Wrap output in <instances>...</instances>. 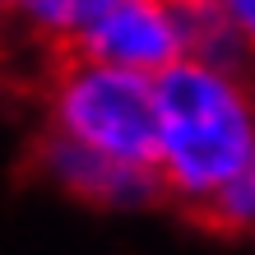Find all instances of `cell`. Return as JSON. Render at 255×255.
Listing matches in <instances>:
<instances>
[{
    "mask_svg": "<svg viewBox=\"0 0 255 255\" xmlns=\"http://www.w3.org/2000/svg\"><path fill=\"white\" fill-rule=\"evenodd\" d=\"M153 88L158 186L167 200L204 214L209 200L255 162V74L246 65L181 61Z\"/></svg>",
    "mask_w": 255,
    "mask_h": 255,
    "instance_id": "cell-1",
    "label": "cell"
},
{
    "mask_svg": "<svg viewBox=\"0 0 255 255\" xmlns=\"http://www.w3.org/2000/svg\"><path fill=\"white\" fill-rule=\"evenodd\" d=\"M42 116L56 139H70L88 153L130 172H153L158 153V88L144 74L112 70L65 51L42 88Z\"/></svg>",
    "mask_w": 255,
    "mask_h": 255,
    "instance_id": "cell-2",
    "label": "cell"
},
{
    "mask_svg": "<svg viewBox=\"0 0 255 255\" xmlns=\"http://www.w3.org/2000/svg\"><path fill=\"white\" fill-rule=\"evenodd\" d=\"M79 56L144 79H162L186 61V37L176 19V0H112L102 19L79 37Z\"/></svg>",
    "mask_w": 255,
    "mask_h": 255,
    "instance_id": "cell-3",
    "label": "cell"
},
{
    "mask_svg": "<svg viewBox=\"0 0 255 255\" xmlns=\"http://www.w3.org/2000/svg\"><path fill=\"white\" fill-rule=\"evenodd\" d=\"M33 162L37 172L47 176L56 190L74 195L84 204H98V209H144L162 200V186H158V172H130V167H116V162L88 153V148L70 144V139H56V134H42L37 148H33Z\"/></svg>",
    "mask_w": 255,
    "mask_h": 255,
    "instance_id": "cell-4",
    "label": "cell"
},
{
    "mask_svg": "<svg viewBox=\"0 0 255 255\" xmlns=\"http://www.w3.org/2000/svg\"><path fill=\"white\" fill-rule=\"evenodd\" d=\"M112 0H9V19L47 47L74 51Z\"/></svg>",
    "mask_w": 255,
    "mask_h": 255,
    "instance_id": "cell-5",
    "label": "cell"
},
{
    "mask_svg": "<svg viewBox=\"0 0 255 255\" xmlns=\"http://www.w3.org/2000/svg\"><path fill=\"white\" fill-rule=\"evenodd\" d=\"M176 19H181V37H186V61L251 65L218 0H176Z\"/></svg>",
    "mask_w": 255,
    "mask_h": 255,
    "instance_id": "cell-6",
    "label": "cell"
},
{
    "mask_svg": "<svg viewBox=\"0 0 255 255\" xmlns=\"http://www.w3.org/2000/svg\"><path fill=\"white\" fill-rule=\"evenodd\" d=\"M209 228L228 232V237H251L255 242V162L237 176L232 186H223L214 200H209V209L200 214Z\"/></svg>",
    "mask_w": 255,
    "mask_h": 255,
    "instance_id": "cell-7",
    "label": "cell"
},
{
    "mask_svg": "<svg viewBox=\"0 0 255 255\" xmlns=\"http://www.w3.org/2000/svg\"><path fill=\"white\" fill-rule=\"evenodd\" d=\"M218 9L228 14V23H232L237 42H242L246 61L255 65V0H218Z\"/></svg>",
    "mask_w": 255,
    "mask_h": 255,
    "instance_id": "cell-8",
    "label": "cell"
},
{
    "mask_svg": "<svg viewBox=\"0 0 255 255\" xmlns=\"http://www.w3.org/2000/svg\"><path fill=\"white\" fill-rule=\"evenodd\" d=\"M0 33H5V9H0Z\"/></svg>",
    "mask_w": 255,
    "mask_h": 255,
    "instance_id": "cell-9",
    "label": "cell"
},
{
    "mask_svg": "<svg viewBox=\"0 0 255 255\" xmlns=\"http://www.w3.org/2000/svg\"><path fill=\"white\" fill-rule=\"evenodd\" d=\"M0 9H5V14H9V0H0Z\"/></svg>",
    "mask_w": 255,
    "mask_h": 255,
    "instance_id": "cell-10",
    "label": "cell"
}]
</instances>
